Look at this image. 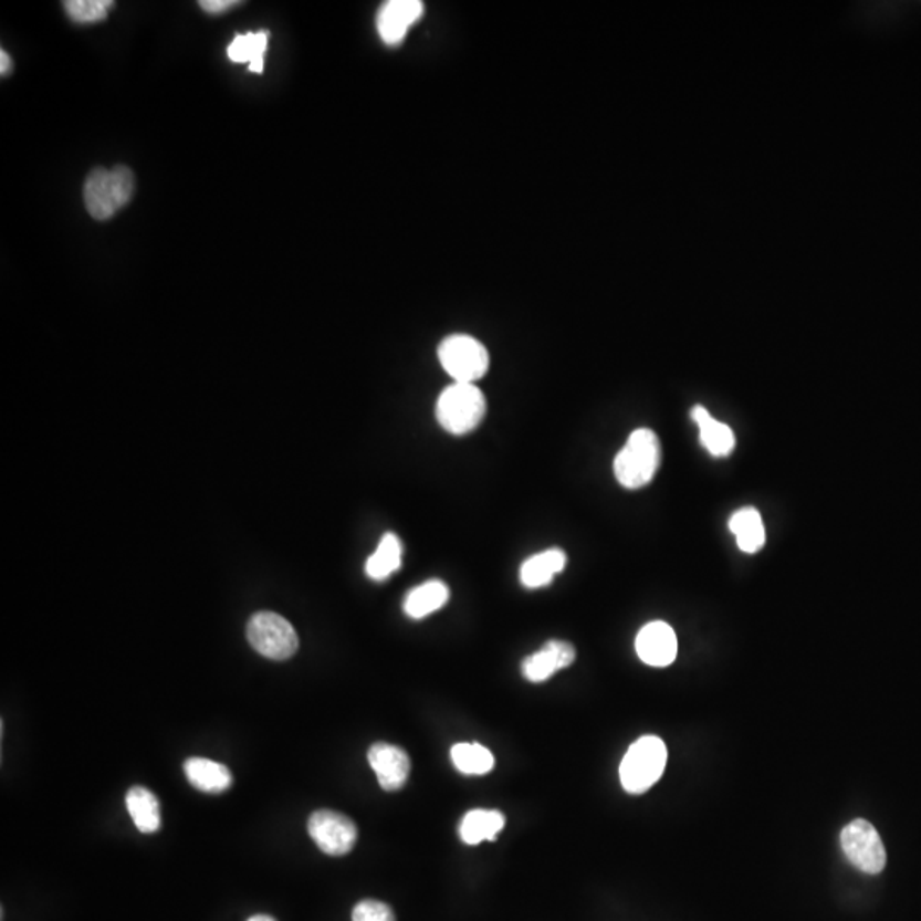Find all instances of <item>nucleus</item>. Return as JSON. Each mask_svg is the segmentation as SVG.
<instances>
[{
  "label": "nucleus",
  "instance_id": "nucleus-5",
  "mask_svg": "<svg viewBox=\"0 0 921 921\" xmlns=\"http://www.w3.org/2000/svg\"><path fill=\"white\" fill-rule=\"evenodd\" d=\"M442 369L454 383H471L482 379L490 369V354L480 339L470 335H451L440 342L437 348Z\"/></svg>",
  "mask_w": 921,
  "mask_h": 921
},
{
  "label": "nucleus",
  "instance_id": "nucleus-23",
  "mask_svg": "<svg viewBox=\"0 0 921 921\" xmlns=\"http://www.w3.org/2000/svg\"><path fill=\"white\" fill-rule=\"evenodd\" d=\"M69 18L79 24L100 23L108 18L112 0H67L64 2Z\"/></svg>",
  "mask_w": 921,
  "mask_h": 921
},
{
  "label": "nucleus",
  "instance_id": "nucleus-3",
  "mask_svg": "<svg viewBox=\"0 0 921 921\" xmlns=\"http://www.w3.org/2000/svg\"><path fill=\"white\" fill-rule=\"evenodd\" d=\"M485 415V395L471 383H452L437 399V422L452 436L473 432L483 422Z\"/></svg>",
  "mask_w": 921,
  "mask_h": 921
},
{
  "label": "nucleus",
  "instance_id": "nucleus-21",
  "mask_svg": "<svg viewBox=\"0 0 921 921\" xmlns=\"http://www.w3.org/2000/svg\"><path fill=\"white\" fill-rule=\"evenodd\" d=\"M269 31L258 33L238 34L228 49L229 59L234 64H250V71L254 74L263 72V56L269 49Z\"/></svg>",
  "mask_w": 921,
  "mask_h": 921
},
{
  "label": "nucleus",
  "instance_id": "nucleus-6",
  "mask_svg": "<svg viewBox=\"0 0 921 921\" xmlns=\"http://www.w3.org/2000/svg\"><path fill=\"white\" fill-rule=\"evenodd\" d=\"M248 642L266 659L287 660L297 652L299 637L284 616L260 611L248 624Z\"/></svg>",
  "mask_w": 921,
  "mask_h": 921
},
{
  "label": "nucleus",
  "instance_id": "nucleus-7",
  "mask_svg": "<svg viewBox=\"0 0 921 921\" xmlns=\"http://www.w3.org/2000/svg\"><path fill=\"white\" fill-rule=\"evenodd\" d=\"M839 839L851 866L866 873H880L885 870L888 862L885 844L869 820H851Z\"/></svg>",
  "mask_w": 921,
  "mask_h": 921
},
{
  "label": "nucleus",
  "instance_id": "nucleus-15",
  "mask_svg": "<svg viewBox=\"0 0 921 921\" xmlns=\"http://www.w3.org/2000/svg\"><path fill=\"white\" fill-rule=\"evenodd\" d=\"M693 422L700 429V440H702L703 448L715 456V458H724L731 454L735 448V436L731 427L725 423L716 422L715 418L710 415L707 408L697 407L691 410Z\"/></svg>",
  "mask_w": 921,
  "mask_h": 921
},
{
  "label": "nucleus",
  "instance_id": "nucleus-8",
  "mask_svg": "<svg viewBox=\"0 0 921 921\" xmlns=\"http://www.w3.org/2000/svg\"><path fill=\"white\" fill-rule=\"evenodd\" d=\"M307 831L317 848L329 857H344L357 844V826L350 817L336 810L322 809L311 814Z\"/></svg>",
  "mask_w": 921,
  "mask_h": 921
},
{
  "label": "nucleus",
  "instance_id": "nucleus-14",
  "mask_svg": "<svg viewBox=\"0 0 921 921\" xmlns=\"http://www.w3.org/2000/svg\"><path fill=\"white\" fill-rule=\"evenodd\" d=\"M184 770L188 782L206 794H220L232 785L231 770L207 757H190L185 761Z\"/></svg>",
  "mask_w": 921,
  "mask_h": 921
},
{
  "label": "nucleus",
  "instance_id": "nucleus-13",
  "mask_svg": "<svg viewBox=\"0 0 921 921\" xmlns=\"http://www.w3.org/2000/svg\"><path fill=\"white\" fill-rule=\"evenodd\" d=\"M567 567V553L559 548H550L536 553L521 565L519 578L527 589H542L550 586L556 575L562 574Z\"/></svg>",
  "mask_w": 921,
  "mask_h": 921
},
{
  "label": "nucleus",
  "instance_id": "nucleus-11",
  "mask_svg": "<svg viewBox=\"0 0 921 921\" xmlns=\"http://www.w3.org/2000/svg\"><path fill=\"white\" fill-rule=\"evenodd\" d=\"M422 14V0H389L377 14L380 40L389 46L399 45Z\"/></svg>",
  "mask_w": 921,
  "mask_h": 921
},
{
  "label": "nucleus",
  "instance_id": "nucleus-19",
  "mask_svg": "<svg viewBox=\"0 0 921 921\" xmlns=\"http://www.w3.org/2000/svg\"><path fill=\"white\" fill-rule=\"evenodd\" d=\"M125 804L138 831L150 835L161 828V806L149 788L132 787L127 792Z\"/></svg>",
  "mask_w": 921,
  "mask_h": 921
},
{
  "label": "nucleus",
  "instance_id": "nucleus-1",
  "mask_svg": "<svg viewBox=\"0 0 921 921\" xmlns=\"http://www.w3.org/2000/svg\"><path fill=\"white\" fill-rule=\"evenodd\" d=\"M660 459L662 448L657 433L650 429L634 430L613 463L616 480L625 489H642L656 477Z\"/></svg>",
  "mask_w": 921,
  "mask_h": 921
},
{
  "label": "nucleus",
  "instance_id": "nucleus-22",
  "mask_svg": "<svg viewBox=\"0 0 921 921\" xmlns=\"http://www.w3.org/2000/svg\"><path fill=\"white\" fill-rule=\"evenodd\" d=\"M452 763L464 775H486L492 772L495 760L485 746L478 743H461L452 746Z\"/></svg>",
  "mask_w": 921,
  "mask_h": 921
},
{
  "label": "nucleus",
  "instance_id": "nucleus-9",
  "mask_svg": "<svg viewBox=\"0 0 921 921\" xmlns=\"http://www.w3.org/2000/svg\"><path fill=\"white\" fill-rule=\"evenodd\" d=\"M367 760L383 791L396 792L407 785L411 770L407 751L393 744L376 743L370 746Z\"/></svg>",
  "mask_w": 921,
  "mask_h": 921
},
{
  "label": "nucleus",
  "instance_id": "nucleus-12",
  "mask_svg": "<svg viewBox=\"0 0 921 921\" xmlns=\"http://www.w3.org/2000/svg\"><path fill=\"white\" fill-rule=\"evenodd\" d=\"M575 647L564 640H550L543 649L523 660L521 671L531 683H545L562 669L574 664Z\"/></svg>",
  "mask_w": 921,
  "mask_h": 921
},
{
  "label": "nucleus",
  "instance_id": "nucleus-24",
  "mask_svg": "<svg viewBox=\"0 0 921 921\" xmlns=\"http://www.w3.org/2000/svg\"><path fill=\"white\" fill-rule=\"evenodd\" d=\"M352 921H396L391 907L376 901V899H364L355 904Z\"/></svg>",
  "mask_w": 921,
  "mask_h": 921
},
{
  "label": "nucleus",
  "instance_id": "nucleus-18",
  "mask_svg": "<svg viewBox=\"0 0 921 921\" xmlns=\"http://www.w3.org/2000/svg\"><path fill=\"white\" fill-rule=\"evenodd\" d=\"M505 816L500 810H470L461 820L459 836L467 845H478L482 841H493L504 829Z\"/></svg>",
  "mask_w": 921,
  "mask_h": 921
},
{
  "label": "nucleus",
  "instance_id": "nucleus-26",
  "mask_svg": "<svg viewBox=\"0 0 921 921\" xmlns=\"http://www.w3.org/2000/svg\"><path fill=\"white\" fill-rule=\"evenodd\" d=\"M11 71H12L11 56H9V53L6 52V50H2V52H0V74L9 75V74H11Z\"/></svg>",
  "mask_w": 921,
  "mask_h": 921
},
{
  "label": "nucleus",
  "instance_id": "nucleus-25",
  "mask_svg": "<svg viewBox=\"0 0 921 921\" xmlns=\"http://www.w3.org/2000/svg\"><path fill=\"white\" fill-rule=\"evenodd\" d=\"M238 4V0H202L200 8L209 14H222V12L229 11Z\"/></svg>",
  "mask_w": 921,
  "mask_h": 921
},
{
  "label": "nucleus",
  "instance_id": "nucleus-16",
  "mask_svg": "<svg viewBox=\"0 0 921 921\" xmlns=\"http://www.w3.org/2000/svg\"><path fill=\"white\" fill-rule=\"evenodd\" d=\"M449 597H451V593H449L448 584L436 580V578L427 580L422 586L411 589L405 597V615L411 619L427 618L432 613L439 611L440 608H444L449 603Z\"/></svg>",
  "mask_w": 921,
  "mask_h": 921
},
{
  "label": "nucleus",
  "instance_id": "nucleus-27",
  "mask_svg": "<svg viewBox=\"0 0 921 921\" xmlns=\"http://www.w3.org/2000/svg\"><path fill=\"white\" fill-rule=\"evenodd\" d=\"M248 921H276L275 918L269 917V914H254Z\"/></svg>",
  "mask_w": 921,
  "mask_h": 921
},
{
  "label": "nucleus",
  "instance_id": "nucleus-20",
  "mask_svg": "<svg viewBox=\"0 0 921 921\" xmlns=\"http://www.w3.org/2000/svg\"><path fill=\"white\" fill-rule=\"evenodd\" d=\"M404 562V545L395 533L380 537L376 552L367 558L366 574L376 583L386 580L399 571Z\"/></svg>",
  "mask_w": 921,
  "mask_h": 921
},
{
  "label": "nucleus",
  "instance_id": "nucleus-17",
  "mask_svg": "<svg viewBox=\"0 0 921 921\" xmlns=\"http://www.w3.org/2000/svg\"><path fill=\"white\" fill-rule=\"evenodd\" d=\"M729 530L737 540L741 552L753 555L765 546V524H763L760 512L754 507L739 509L737 512H734L731 521H729Z\"/></svg>",
  "mask_w": 921,
  "mask_h": 921
},
{
  "label": "nucleus",
  "instance_id": "nucleus-2",
  "mask_svg": "<svg viewBox=\"0 0 921 921\" xmlns=\"http://www.w3.org/2000/svg\"><path fill=\"white\" fill-rule=\"evenodd\" d=\"M135 193L134 171L127 166L96 168L84 184V203L93 219L108 220L130 203Z\"/></svg>",
  "mask_w": 921,
  "mask_h": 921
},
{
  "label": "nucleus",
  "instance_id": "nucleus-10",
  "mask_svg": "<svg viewBox=\"0 0 921 921\" xmlns=\"http://www.w3.org/2000/svg\"><path fill=\"white\" fill-rule=\"evenodd\" d=\"M635 649L647 666L668 668L678 656V637L664 621H652L638 631Z\"/></svg>",
  "mask_w": 921,
  "mask_h": 921
},
{
  "label": "nucleus",
  "instance_id": "nucleus-4",
  "mask_svg": "<svg viewBox=\"0 0 921 921\" xmlns=\"http://www.w3.org/2000/svg\"><path fill=\"white\" fill-rule=\"evenodd\" d=\"M668 765V747L657 735H643L631 744L619 765V779L628 794H643L659 782Z\"/></svg>",
  "mask_w": 921,
  "mask_h": 921
}]
</instances>
